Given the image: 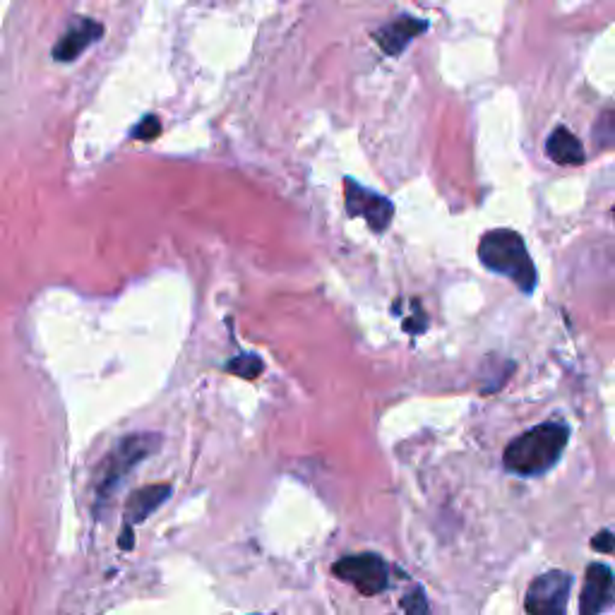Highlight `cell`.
<instances>
[{"label":"cell","instance_id":"7c38bea8","mask_svg":"<svg viewBox=\"0 0 615 615\" xmlns=\"http://www.w3.org/2000/svg\"><path fill=\"white\" fill-rule=\"evenodd\" d=\"M224 370L231 375H238V378L243 380H255L258 375H262V370H265V363H262V358L258 354H238L226 363Z\"/></svg>","mask_w":615,"mask_h":615},{"label":"cell","instance_id":"5bb4252c","mask_svg":"<svg viewBox=\"0 0 615 615\" xmlns=\"http://www.w3.org/2000/svg\"><path fill=\"white\" fill-rule=\"evenodd\" d=\"M402 608H404V615H431V608H428V596L421 587H414L409 594L402 596Z\"/></svg>","mask_w":615,"mask_h":615},{"label":"cell","instance_id":"277c9868","mask_svg":"<svg viewBox=\"0 0 615 615\" xmlns=\"http://www.w3.org/2000/svg\"><path fill=\"white\" fill-rule=\"evenodd\" d=\"M332 572L344 582L354 584L363 596H378L390 584V567L375 553L346 555L332 565Z\"/></svg>","mask_w":615,"mask_h":615},{"label":"cell","instance_id":"5b68a950","mask_svg":"<svg viewBox=\"0 0 615 615\" xmlns=\"http://www.w3.org/2000/svg\"><path fill=\"white\" fill-rule=\"evenodd\" d=\"M572 591V575L563 570L543 572L529 584L524 608L527 615H567Z\"/></svg>","mask_w":615,"mask_h":615},{"label":"cell","instance_id":"52a82bcc","mask_svg":"<svg viewBox=\"0 0 615 615\" xmlns=\"http://www.w3.org/2000/svg\"><path fill=\"white\" fill-rule=\"evenodd\" d=\"M615 606V572L603 563H591L579 594V613L603 615Z\"/></svg>","mask_w":615,"mask_h":615},{"label":"cell","instance_id":"30bf717a","mask_svg":"<svg viewBox=\"0 0 615 615\" xmlns=\"http://www.w3.org/2000/svg\"><path fill=\"white\" fill-rule=\"evenodd\" d=\"M171 493H173L171 483H154V486L137 488V491L130 493L128 500H125L123 524H128V527L142 524L171 498Z\"/></svg>","mask_w":615,"mask_h":615},{"label":"cell","instance_id":"8992f818","mask_svg":"<svg viewBox=\"0 0 615 615\" xmlns=\"http://www.w3.org/2000/svg\"><path fill=\"white\" fill-rule=\"evenodd\" d=\"M344 200H346V212H349V217L366 219L370 231L382 234V231L390 229V224L394 219V205L387 200L385 195L375 193V190L366 188V185L356 183L354 178H346Z\"/></svg>","mask_w":615,"mask_h":615},{"label":"cell","instance_id":"8fae6325","mask_svg":"<svg viewBox=\"0 0 615 615\" xmlns=\"http://www.w3.org/2000/svg\"><path fill=\"white\" fill-rule=\"evenodd\" d=\"M546 154L548 159L555 161L558 166H579L584 164V145L579 142L577 135H572L570 130L555 128L546 140Z\"/></svg>","mask_w":615,"mask_h":615},{"label":"cell","instance_id":"2e32d148","mask_svg":"<svg viewBox=\"0 0 615 615\" xmlns=\"http://www.w3.org/2000/svg\"><path fill=\"white\" fill-rule=\"evenodd\" d=\"M411 306H414V315H411L409 320H404V330L409 332V334H421L428 327L426 313H423V310H421L419 301H414V303H411Z\"/></svg>","mask_w":615,"mask_h":615},{"label":"cell","instance_id":"4fadbf2b","mask_svg":"<svg viewBox=\"0 0 615 615\" xmlns=\"http://www.w3.org/2000/svg\"><path fill=\"white\" fill-rule=\"evenodd\" d=\"M591 135H594V145L599 149L615 147V109L601 111V116L596 118Z\"/></svg>","mask_w":615,"mask_h":615},{"label":"cell","instance_id":"9a60e30c","mask_svg":"<svg viewBox=\"0 0 615 615\" xmlns=\"http://www.w3.org/2000/svg\"><path fill=\"white\" fill-rule=\"evenodd\" d=\"M159 135H161V121L154 116V113H149V116L142 118V121L133 128V140L152 142V140H157Z\"/></svg>","mask_w":615,"mask_h":615},{"label":"cell","instance_id":"ac0fdd59","mask_svg":"<svg viewBox=\"0 0 615 615\" xmlns=\"http://www.w3.org/2000/svg\"><path fill=\"white\" fill-rule=\"evenodd\" d=\"M118 548L121 551H133L135 548V529L128 527V524H123L121 536H118Z\"/></svg>","mask_w":615,"mask_h":615},{"label":"cell","instance_id":"7a4b0ae2","mask_svg":"<svg viewBox=\"0 0 615 615\" xmlns=\"http://www.w3.org/2000/svg\"><path fill=\"white\" fill-rule=\"evenodd\" d=\"M479 260L486 270L507 277L522 294L531 296L539 286V272L524 238L512 229H493L481 236Z\"/></svg>","mask_w":615,"mask_h":615},{"label":"cell","instance_id":"ba28073f","mask_svg":"<svg viewBox=\"0 0 615 615\" xmlns=\"http://www.w3.org/2000/svg\"><path fill=\"white\" fill-rule=\"evenodd\" d=\"M104 37V25L92 17H75L68 29L61 34V39L53 46V58L58 63H73L85 53L89 46L97 44Z\"/></svg>","mask_w":615,"mask_h":615},{"label":"cell","instance_id":"e0dca14e","mask_svg":"<svg viewBox=\"0 0 615 615\" xmlns=\"http://www.w3.org/2000/svg\"><path fill=\"white\" fill-rule=\"evenodd\" d=\"M591 548H594V551H599V553L615 555V534H613V531H608V529L599 531V534L591 539Z\"/></svg>","mask_w":615,"mask_h":615},{"label":"cell","instance_id":"9c48e42d","mask_svg":"<svg viewBox=\"0 0 615 615\" xmlns=\"http://www.w3.org/2000/svg\"><path fill=\"white\" fill-rule=\"evenodd\" d=\"M426 29H428L426 20H419V17H411V15H399L397 20L390 22V25L380 27L378 32L373 34V39H375V44L387 53V56L397 58L399 53H402L411 41L419 37V34L426 32Z\"/></svg>","mask_w":615,"mask_h":615},{"label":"cell","instance_id":"6da1fadb","mask_svg":"<svg viewBox=\"0 0 615 615\" xmlns=\"http://www.w3.org/2000/svg\"><path fill=\"white\" fill-rule=\"evenodd\" d=\"M567 443H570V428L563 421L541 423V426H534L527 433L517 435L505 447L503 467L510 474L522 476V479L543 476L560 462Z\"/></svg>","mask_w":615,"mask_h":615},{"label":"cell","instance_id":"3957f363","mask_svg":"<svg viewBox=\"0 0 615 615\" xmlns=\"http://www.w3.org/2000/svg\"><path fill=\"white\" fill-rule=\"evenodd\" d=\"M159 447V433H133L113 447L109 457L101 462L97 481H94V515L101 517L104 510H109L113 495L121 491V483L128 479L130 471L152 457Z\"/></svg>","mask_w":615,"mask_h":615}]
</instances>
